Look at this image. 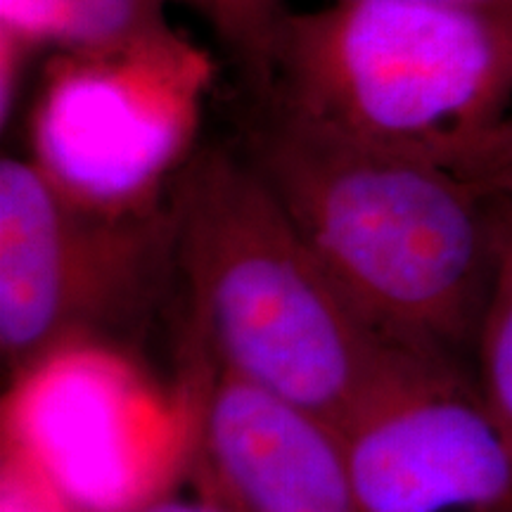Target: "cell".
<instances>
[{
    "mask_svg": "<svg viewBox=\"0 0 512 512\" xmlns=\"http://www.w3.org/2000/svg\"><path fill=\"white\" fill-rule=\"evenodd\" d=\"M169 207L204 347L223 373L339 430L425 349L361 311L247 157L195 152Z\"/></svg>",
    "mask_w": 512,
    "mask_h": 512,
    "instance_id": "obj_1",
    "label": "cell"
},
{
    "mask_svg": "<svg viewBox=\"0 0 512 512\" xmlns=\"http://www.w3.org/2000/svg\"><path fill=\"white\" fill-rule=\"evenodd\" d=\"M245 157L384 332L451 356L475 347L496 256L489 195L432 159L275 107Z\"/></svg>",
    "mask_w": 512,
    "mask_h": 512,
    "instance_id": "obj_2",
    "label": "cell"
},
{
    "mask_svg": "<svg viewBox=\"0 0 512 512\" xmlns=\"http://www.w3.org/2000/svg\"><path fill=\"white\" fill-rule=\"evenodd\" d=\"M271 107L441 164L508 117L512 15L406 0L287 12Z\"/></svg>",
    "mask_w": 512,
    "mask_h": 512,
    "instance_id": "obj_3",
    "label": "cell"
},
{
    "mask_svg": "<svg viewBox=\"0 0 512 512\" xmlns=\"http://www.w3.org/2000/svg\"><path fill=\"white\" fill-rule=\"evenodd\" d=\"M214 64L171 24L117 48L57 53L31 114V162L83 209L155 216L195 155Z\"/></svg>",
    "mask_w": 512,
    "mask_h": 512,
    "instance_id": "obj_4",
    "label": "cell"
},
{
    "mask_svg": "<svg viewBox=\"0 0 512 512\" xmlns=\"http://www.w3.org/2000/svg\"><path fill=\"white\" fill-rule=\"evenodd\" d=\"M195 392L169 401L124 358L74 339L15 373L3 446L83 512H136L195 448Z\"/></svg>",
    "mask_w": 512,
    "mask_h": 512,
    "instance_id": "obj_5",
    "label": "cell"
},
{
    "mask_svg": "<svg viewBox=\"0 0 512 512\" xmlns=\"http://www.w3.org/2000/svg\"><path fill=\"white\" fill-rule=\"evenodd\" d=\"M171 207L105 216L64 197L31 159L0 162V351L19 373L126 309L143 290Z\"/></svg>",
    "mask_w": 512,
    "mask_h": 512,
    "instance_id": "obj_6",
    "label": "cell"
},
{
    "mask_svg": "<svg viewBox=\"0 0 512 512\" xmlns=\"http://www.w3.org/2000/svg\"><path fill=\"white\" fill-rule=\"evenodd\" d=\"M339 437L361 512H512V441L456 356L413 354Z\"/></svg>",
    "mask_w": 512,
    "mask_h": 512,
    "instance_id": "obj_7",
    "label": "cell"
},
{
    "mask_svg": "<svg viewBox=\"0 0 512 512\" xmlns=\"http://www.w3.org/2000/svg\"><path fill=\"white\" fill-rule=\"evenodd\" d=\"M195 453L209 491L238 512H361L337 427L209 361Z\"/></svg>",
    "mask_w": 512,
    "mask_h": 512,
    "instance_id": "obj_8",
    "label": "cell"
},
{
    "mask_svg": "<svg viewBox=\"0 0 512 512\" xmlns=\"http://www.w3.org/2000/svg\"><path fill=\"white\" fill-rule=\"evenodd\" d=\"M174 0H0V119L15 107L24 69L38 50L117 48L169 27Z\"/></svg>",
    "mask_w": 512,
    "mask_h": 512,
    "instance_id": "obj_9",
    "label": "cell"
},
{
    "mask_svg": "<svg viewBox=\"0 0 512 512\" xmlns=\"http://www.w3.org/2000/svg\"><path fill=\"white\" fill-rule=\"evenodd\" d=\"M491 197V195H489ZM494 204V275L477 332V384L512 441V202Z\"/></svg>",
    "mask_w": 512,
    "mask_h": 512,
    "instance_id": "obj_10",
    "label": "cell"
},
{
    "mask_svg": "<svg viewBox=\"0 0 512 512\" xmlns=\"http://www.w3.org/2000/svg\"><path fill=\"white\" fill-rule=\"evenodd\" d=\"M202 15L221 46L268 91L275 38L287 15L285 0H174Z\"/></svg>",
    "mask_w": 512,
    "mask_h": 512,
    "instance_id": "obj_11",
    "label": "cell"
},
{
    "mask_svg": "<svg viewBox=\"0 0 512 512\" xmlns=\"http://www.w3.org/2000/svg\"><path fill=\"white\" fill-rule=\"evenodd\" d=\"M441 166L465 178L484 195L512 202V117H503L477 133L453 150Z\"/></svg>",
    "mask_w": 512,
    "mask_h": 512,
    "instance_id": "obj_12",
    "label": "cell"
},
{
    "mask_svg": "<svg viewBox=\"0 0 512 512\" xmlns=\"http://www.w3.org/2000/svg\"><path fill=\"white\" fill-rule=\"evenodd\" d=\"M60 491L15 448L3 446V512H69Z\"/></svg>",
    "mask_w": 512,
    "mask_h": 512,
    "instance_id": "obj_13",
    "label": "cell"
},
{
    "mask_svg": "<svg viewBox=\"0 0 512 512\" xmlns=\"http://www.w3.org/2000/svg\"><path fill=\"white\" fill-rule=\"evenodd\" d=\"M136 512H238L233 505L221 501L219 496L211 494L204 501H181V498H155V501L145 503Z\"/></svg>",
    "mask_w": 512,
    "mask_h": 512,
    "instance_id": "obj_14",
    "label": "cell"
},
{
    "mask_svg": "<svg viewBox=\"0 0 512 512\" xmlns=\"http://www.w3.org/2000/svg\"><path fill=\"white\" fill-rule=\"evenodd\" d=\"M406 3L446 5V8L486 10V12H501V15H512V0H406Z\"/></svg>",
    "mask_w": 512,
    "mask_h": 512,
    "instance_id": "obj_15",
    "label": "cell"
}]
</instances>
